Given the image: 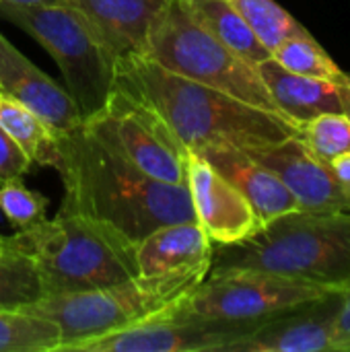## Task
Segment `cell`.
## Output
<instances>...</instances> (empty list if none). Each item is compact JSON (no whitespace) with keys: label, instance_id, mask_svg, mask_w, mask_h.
I'll return each instance as SVG.
<instances>
[{"label":"cell","instance_id":"6da1fadb","mask_svg":"<svg viewBox=\"0 0 350 352\" xmlns=\"http://www.w3.org/2000/svg\"><path fill=\"white\" fill-rule=\"evenodd\" d=\"M56 142L62 212L107 221L134 241L157 227L196 221L188 186L146 175L85 122L56 132Z\"/></svg>","mask_w":350,"mask_h":352},{"label":"cell","instance_id":"7a4b0ae2","mask_svg":"<svg viewBox=\"0 0 350 352\" xmlns=\"http://www.w3.org/2000/svg\"><path fill=\"white\" fill-rule=\"evenodd\" d=\"M116 85L155 107L190 153L208 144L250 148L299 136L285 116L179 76L146 54L122 56Z\"/></svg>","mask_w":350,"mask_h":352},{"label":"cell","instance_id":"3957f363","mask_svg":"<svg viewBox=\"0 0 350 352\" xmlns=\"http://www.w3.org/2000/svg\"><path fill=\"white\" fill-rule=\"evenodd\" d=\"M227 268L264 270L344 293L350 289V210H295L239 243H215L210 270Z\"/></svg>","mask_w":350,"mask_h":352},{"label":"cell","instance_id":"277c9868","mask_svg":"<svg viewBox=\"0 0 350 352\" xmlns=\"http://www.w3.org/2000/svg\"><path fill=\"white\" fill-rule=\"evenodd\" d=\"M136 243L116 225L74 212L4 237V248L33 260L43 295L93 291L138 274Z\"/></svg>","mask_w":350,"mask_h":352},{"label":"cell","instance_id":"5b68a950","mask_svg":"<svg viewBox=\"0 0 350 352\" xmlns=\"http://www.w3.org/2000/svg\"><path fill=\"white\" fill-rule=\"evenodd\" d=\"M208 272L210 268H194L159 276L134 274L122 283L93 291L43 295L21 311L54 322L60 328V346L56 352H70L87 340L120 332L173 311L206 278Z\"/></svg>","mask_w":350,"mask_h":352},{"label":"cell","instance_id":"8992f818","mask_svg":"<svg viewBox=\"0 0 350 352\" xmlns=\"http://www.w3.org/2000/svg\"><path fill=\"white\" fill-rule=\"evenodd\" d=\"M0 16L47 50L83 122L103 109L116 87L120 58L74 4L45 8L0 6Z\"/></svg>","mask_w":350,"mask_h":352},{"label":"cell","instance_id":"52a82bcc","mask_svg":"<svg viewBox=\"0 0 350 352\" xmlns=\"http://www.w3.org/2000/svg\"><path fill=\"white\" fill-rule=\"evenodd\" d=\"M146 56L179 76L278 113L256 66L196 23L182 0H165L155 14Z\"/></svg>","mask_w":350,"mask_h":352},{"label":"cell","instance_id":"ba28073f","mask_svg":"<svg viewBox=\"0 0 350 352\" xmlns=\"http://www.w3.org/2000/svg\"><path fill=\"white\" fill-rule=\"evenodd\" d=\"M332 291L264 270H210L175 307L177 314L219 322H262Z\"/></svg>","mask_w":350,"mask_h":352},{"label":"cell","instance_id":"9c48e42d","mask_svg":"<svg viewBox=\"0 0 350 352\" xmlns=\"http://www.w3.org/2000/svg\"><path fill=\"white\" fill-rule=\"evenodd\" d=\"M85 124L146 175L186 186L190 151L161 113L134 93L116 85L103 109Z\"/></svg>","mask_w":350,"mask_h":352},{"label":"cell","instance_id":"30bf717a","mask_svg":"<svg viewBox=\"0 0 350 352\" xmlns=\"http://www.w3.org/2000/svg\"><path fill=\"white\" fill-rule=\"evenodd\" d=\"M258 322H219L175 309L144 324L87 340L70 352H225Z\"/></svg>","mask_w":350,"mask_h":352},{"label":"cell","instance_id":"8fae6325","mask_svg":"<svg viewBox=\"0 0 350 352\" xmlns=\"http://www.w3.org/2000/svg\"><path fill=\"white\" fill-rule=\"evenodd\" d=\"M342 293L270 316L235 340L225 352H334L336 318Z\"/></svg>","mask_w":350,"mask_h":352},{"label":"cell","instance_id":"7c38bea8","mask_svg":"<svg viewBox=\"0 0 350 352\" xmlns=\"http://www.w3.org/2000/svg\"><path fill=\"white\" fill-rule=\"evenodd\" d=\"M243 151L285 184L301 210H350V196L336 182L330 165L320 161L299 136Z\"/></svg>","mask_w":350,"mask_h":352},{"label":"cell","instance_id":"4fadbf2b","mask_svg":"<svg viewBox=\"0 0 350 352\" xmlns=\"http://www.w3.org/2000/svg\"><path fill=\"white\" fill-rule=\"evenodd\" d=\"M186 186L196 221L212 243H239L260 231L262 221L248 198L196 153L188 157Z\"/></svg>","mask_w":350,"mask_h":352},{"label":"cell","instance_id":"5bb4252c","mask_svg":"<svg viewBox=\"0 0 350 352\" xmlns=\"http://www.w3.org/2000/svg\"><path fill=\"white\" fill-rule=\"evenodd\" d=\"M0 95L27 107L52 130L64 132L83 122L64 87L37 68L0 33Z\"/></svg>","mask_w":350,"mask_h":352},{"label":"cell","instance_id":"9a60e30c","mask_svg":"<svg viewBox=\"0 0 350 352\" xmlns=\"http://www.w3.org/2000/svg\"><path fill=\"white\" fill-rule=\"evenodd\" d=\"M194 153L208 161L248 198L262 225L287 212L301 210L295 196L285 188V184L270 169L254 161L243 148L231 144H208Z\"/></svg>","mask_w":350,"mask_h":352},{"label":"cell","instance_id":"2e32d148","mask_svg":"<svg viewBox=\"0 0 350 352\" xmlns=\"http://www.w3.org/2000/svg\"><path fill=\"white\" fill-rule=\"evenodd\" d=\"M212 241L198 221L157 227L136 243L138 274L159 276L194 268H210Z\"/></svg>","mask_w":350,"mask_h":352},{"label":"cell","instance_id":"e0dca14e","mask_svg":"<svg viewBox=\"0 0 350 352\" xmlns=\"http://www.w3.org/2000/svg\"><path fill=\"white\" fill-rule=\"evenodd\" d=\"M256 70L266 85L278 113H283L297 128L316 116L342 111L340 85L336 82L291 72L272 56L258 62Z\"/></svg>","mask_w":350,"mask_h":352},{"label":"cell","instance_id":"ac0fdd59","mask_svg":"<svg viewBox=\"0 0 350 352\" xmlns=\"http://www.w3.org/2000/svg\"><path fill=\"white\" fill-rule=\"evenodd\" d=\"M118 58L146 54L149 29L165 0H72Z\"/></svg>","mask_w":350,"mask_h":352},{"label":"cell","instance_id":"d6986e66","mask_svg":"<svg viewBox=\"0 0 350 352\" xmlns=\"http://www.w3.org/2000/svg\"><path fill=\"white\" fill-rule=\"evenodd\" d=\"M188 12L200 23L210 35L231 47L237 56L250 64H258L272 54L258 41L254 31L248 27L243 16L235 10L229 0H182Z\"/></svg>","mask_w":350,"mask_h":352},{"label":"cell","instance_id":"ffe728a7","mask_svg":"<svg viewBox=\"0 0 350 352\" xmlns=\"http://www.w3.org/2000/svg\"><path fill=\"white\" fill-rule=\"evenodd\" d=\"M0 128L27 153L31 163L54 167L58 165L56 130L27 107L0 95Z\"/></svg>","mask_w":350,"mask_h":352},{"label":"cell","instance_id":"44dd1931","mask_svg":"<svg viewBox=\"0 0 350 352\" xmlns=\"http://www.w3.org/2000/svg\"><path fill=\"white\" fill-rule=\"evenodd\" d=\"M272 58L291 72L330 80L336 85H350L349 72H344L328 56V52L318 43V39H314L311 33L289 37L272 52Z\"/></svg>","mask_w":350,"mask_h":352},{"label":"cell","instance_id":"7402d4cb","mask_svg":"<svg viewBox=\"0 0 350 352\" xmlns=\"http://www.w3.org/2000/svg\"><path fill=\"white\" fill-rule=\"evenodd\" d=\"M254 31L258 41L272 54L283 41L309 31L276 0H229Z\"/></svg>","mask_w":350,"mask_h":352},{"label":"cell","instance_id":"603a6c76","mask_svg":"<svg viewBox=\"0 0 350 352\" xmlns=\"http://www.w3.org/2000/svg\"><path fill=\"white\" fill-rule=\"evenodd\" d=\"M60 328L23 311H0V352H56Z\"/></svg>","mask_w":350,"mask_h":352},{"label":"cell","instance_id":"cb8c5ba5","mask_svg":"<svg viewBox=\"0 0 350 352\" xmlns=\"http://www.w3.org/2000/svg\"><path fill=\"white\" fill-rule=\"evenodd\" d=\"M41 297L43 291L33 260L4 248L0 256V311H21Z\"/></svg>","mask_w":350,"mask_h":352},{"label":"cell","instance_id":"d4e9b609","mask_svg":"<svg viewBox=\"0 0 350 352\" xmlns=\"http://www.w3.org/2000/svg\"><path fill=\"white\" fill-rule=\"evenodd\" d=\"M299 138L324 163L350 153V118L344 111H330L299 126Z\"/></svg>","mask_w":350,"mask_h":352},{"label":"cell","instance_id":"484cf974","mask_svg":"<svg viewBox=\"0 0 350 352\" xmlns=\"http://www.w3.org/2000/svg\"><path fill=\"white\" fill-rule=\"evenodd\" d=\"M47 198L29 190L21 179H8L0 186V212L17 231L29 229L45 219Z\"/></svg>","mask_w":350,"mask_h":352},{"label":"cell","instance_id":"4316f807","mask_svg":"<svg viewBox=\"0 0 350 352\" xmlns=\"http://www.w3.org/2000/svg\"><path fill=\"white\" fill-rule=\"evenodd\" d=\"M31 167L27 153L0 128V184L8 179H21Z\"/></svg>","mask_w":350,"mask_h":352},{"label":"cell","instance_id":"83f0119b","mask_svg":"<svg viewBox=\"0 0 350 352\" xmlns=\"http://www.w3.org/2000/svg\"><path fill=\"white\" fill-rule=\"evenodd\" d=\"M334 352H350V289L342 293V303L336 318Z\"/></svg>","mask_w":350,"mask_h":352},{"label":"cell","instance_id":"f1b7e54d","mask_svg":"<svg viewBox=\"0 0 350 352\" xmlns=\"http://www.w3.org/2000/svg\"><path fill=\"white\" fill-rule=\"evenodd\" d=\"M330 169L336 177V182L342 186V190L350 196V153L349 155H342L338 159H334L330 163Z\"/></svg>","mask_w":350,"mask_h":352},{"label":"cell","instance_id":"f546056e","mask_svg":"<svg viewBox=\"0 0 350 352\" xmlns=\"http://www.w3.org/2000/svg\"><path fill=\"white\" fill-rule=\"evenodd\" d=\"M72 0H0V6L17 8H45V6H70Z\"/></svg>","mask_w":350,"mask_h":352},{"label":"cell","instance_id":"4dcf8cb0","mask_svg":"<svg viewBox=\"0 0 350 352\" xmlns=\"http://www.w3.org/2000/svg\"><path fill=\"white\" fill-rule=\"evenodd\" d=\"M340 99H342V111L350 118V85H340Z\"/></svg>","mask_w":350,"mask_h":352},{"label":"cell","instance_id":"1f68e13d","mask_svg":"<svg viewBox=\"0 0 350 352\" xmlns=\"http://www.w3.org/2000/svg\"><path fill=\"white\" fill-rule=\"evenodd\" d=\"M4 254V237H0V256Z\"/></svg>","mask_w":350,"mask_h":352}]
</instances>
